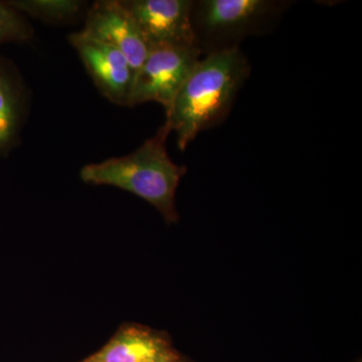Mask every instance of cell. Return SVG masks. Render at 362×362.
Returning <instances> with one entry per match:
<instances>
[{
    "instance_id": "1",
    "label": "cell",
    "mask_w": 362,
    "mask_h": 362,
    "mask_svg": "<svg viewBox=\"0 0 362 362\" xmlns=\"http://www.w3.org/2000/svg\"><path fill=\"white\" fill-rule=\"evenodd\" d=\"M251 73L240 47L214 52L199 59L166 112L164 125L185 151L199 133L220 125L232 110Z\"/></svg>"
},
{
    "instance_id": "2",
    "label": "cell",
    "mask_w": 362,
    "mask_h": 362,
    "mask_svg": "<svg viewBox=\"0 0 362 362\" xmlns=\"http://www.w3.org/2000/svg\"><path fill=\"white\" fill-rule=\"evenodd\" d=\"M169 134L170 131L163 124L156 135L132 153L83 166L81 180L130 192L156 207L166 223H177L176 192L187 169L169 157L166 149Z\"/></svg>"
},
{
    "instance_id": "3",
    "label": "cell",
    "mask_w": 362,
    "mask_h": 362,
    "mask_svg": "<svg viewBox=\"0 0 362 362\" xmlns=\"http://www.w3.org/2000/svg\"><path fill=\"white\" fill-rule=\"evenodd\" d=\"M289 6L280 0L194 1L195 47L202 54L239 47L245 37L269 32Z\"/></svg>"
},
{
    "instance_id": "4",
    "label": "cell",
    "mask_w": 362,
    "mask_h": 362,
    "mask_svg": "<svg viewBox=\"0 0 362 362\" xmlns=\"http://www.w3.org/2000/svg\"><path fill=\"white\" fill-rule=\"evenodd\" d=\"M202 58L197 47H161L150 49L135 74L129 106L156 102L168 112L180 88Z\"/></svg>"
},
{
    "instance_id": "5",
    "label": "cell",
    "mask_w": 362,
    "mask_h": 362,
    "mask_svg": "<svg viewBox=\"0 0 362 362\" xmlns=\"http://www.w3.org/2000/svg\"><path fill=\"white\" fill-rule=\"evenodd\" d=\"M150 49L195 47L192 0H120Z\"/></svg>"
},
{
    "instance_id": "6",
    "label": "cell",
    "mask_w": 362,
    "mask_h": 362,
    "mask_svg": "<svg viewBox=\"0 0 362 362\" xmlns=\"http://www.w3.org/2000/svg\"><path fill=\"white\" fill-rule=\"evenodd\" d=\"M68 40L100 93L112 103L129 106L134 71L127 59L83 30L71 33Z\"/></svg>"
},
{
    "instance_id": "7",
    "label": "cell",
    "mask_w": 362,
    "mask_h": 362,
    "mask_svg": "<svg viewBox=\"0 0 362 362\" xmlns=\"http://www.w3.org/2000/svg\"><path fill=\"white\" fill-rule=\"evenodd\" d=\"M82 30L120 52L129 62L134 76L151 49L120 0H99L92 4Z\"/></svg>"
},
{
    "instance_id": "8",
    "label": "cell",
    "mask_w": 362,
    "mask_h": 362,
    "mask_svg": "<svg viewBox=\"0 0 362 362\" xmlns=\"http://www.w3.org/2000/svg\"><path fill=\"white\" fill-rule=\"evenodd\" d=\"M173 350L165 333L141 324H124L101 349L81 362H152Z\"/></svg>"
},
{
    "instance_id": "9",
    "label": "cell",
    "mask_w": 362,
    "mask_h": 362,
    "mask_svg": "<svg viewBox=\"0 0 362 362\" xmlns=\"http://www.w3.org/2000/svg\"><path fill=\"white\" fill-rule=\"evenodd\" d=\"M28 110V92L20 73L0 57V156H6L21 141Z\"/></svg>"
},
{
    "instance_id": "10",
    "label": "cell",
    "mask_w": 362,
    "mask_h": 362,
    "mask_svg": "<svg viewBox=\"0 0 362 362\" xmlns=\"http://www.w3.org/2000/svg\"><path fill=\"white\" fill-rule=\"evenodd\" d=\"M23 16L47 23H66L87 13V2L81 0H11L7 1Z\"/></svg>"
},
{
    "instance_id": "11",
    "label": "cell",
    "mask_w": 362,
    "mask_h": 362,
    "mask_svg": "<svg viewBox=\"0 0 362 362\" xmlns=\"http://www.w3.org/2000/svg\"><path fill=\"white\" fill-rule=\"evenodd\" d=\"M33 28L23 14L0 1V45L32 40Z\"/></svg>"
},
{
    "instance_id": "12",
    "label": "cell",
    "mask_w": 362,
    "mask_h": 362,
    "mask_svg": "<svg viewBox=\"0 0 362 362\" xmlns=\"http://www.w3.org/2000/svg\"><path fill=\"white\" fill-rule=\"evenodd\" d=\"M152 362H187L185 361V359L181 358L180 354L173 350V351L169 352V354H166V356L160 357V358L157 359L156 361Z\"/></svg>"
}]
</instances>
